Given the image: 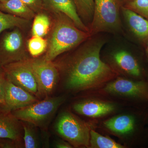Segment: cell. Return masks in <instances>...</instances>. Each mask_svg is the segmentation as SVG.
Instances as JSON below:
<instances>
[{"instance_id": "6da1fadb", "label": "cell", "mask_w": 148, "mask_h": 148, "mask_svg": "<svg viewBox=\"0 0 148 148\" xmlns=\"http://www.w3.org/2000/svg\"><path fill=\"white\" fill-rule=\"evenodd\" d=\"M89 40L68 66L65 85L69 90L94 88L114 79L117 75L116 70L101 60L100 53L104 41L95 38Z\"/></svg>"}, {"instance_id": "7a4b0ae2", "label": "cell", "mask_w": 148, "mask_h": 148, "mask_svg": "<svg viewBox=\"0 0 148 148\" xmlns=\"http://www.w3.org/2000/svg\"><path fill=\"white\" fill-rule=\"evenodd\" d=\"M53 28L45 58L53 61L58 56L78 45L91 37L88 32L79 29L65 14L59 13Z\"/></svg>"}, {"instance_id": "3957f363", "label": "cell", "mask_w": 148, "mask_h": 148, "mask_svg": "<svg viewBox=\"0 0 148 148\" xmlns=\"http://www.w3.org/2000/svg\"><path fill=\"white\" fill-rule=\"evenodd\" d=\"M92 21L89 27L91 36L101 32L118 33L121 31L119 0H93Z\"/></svg>"}, {"instance_id": "277c9868", "label": "cell", "mask_w": 148, "mask_h": 148, "mask_svg": "<svg viewBox=\"0 0 148 148\" xmlns=\"http://www.w3.org/2000/svg\"><path fill=\"white\" fill-rule=\"evenodd\" d=\"M54 127L58 135L73 147H89L90 127L72 113L68 111L61 113Z\"/></svg>"}, {"instance_id": "5b68a950", "label": "cell", "mask_w": 148, "mask_h": 148, "mask_svg": "<svg viewBox=\"0 0 148 148\" xmlns=\"http://www.w3.org/2000/svg\"><path fill=\"white\" fill-rule=\"evenodd\" d=\"M66 100L64 96L48 98L11 112L18 120L42 127Z\"/></svg>"}, {"instance_id": "8992f818", "label": "cell", "mask_w": 148, "mask_h": 148, "mask_svg": "<svg viewBox=\"0 0 148 148\" xmlns=\"http://www.w3.org/2000/svg\"><path fill=\"white\" fill-rule=\"evenodd\" d=\"M1 67L7 79L36 96L40 95L38 83L27 59Z\"/></svg>"}, {"instance_id": "52a82bcc", "label": "cell", "mask_w": 148, "mask_h": 148, "mask_svg": "<svg viewBox=\"0 0 148 148\" xmlns=\"http://www.w3.org/2000/svg\"><path fill=\"white\" fill-rule=\"evenodd\" d=\"M27 60L36 79L40 95L50 94L58 81V73L56 66L52 61L45 58Z\"/></svg>"}, {"instance_id": "ba28073f", "label": "cell", "mask_w": 148, "mask_h": 148, "mask_svg": "<svg viewBox=\"0 0 148 148\" xmlns=\"http://www.w3.org/2000/svg\"><path fill=\"white\" fill-rule=\"evenodd\" d=\"M104 90L113 95L148 101V82L144 81L118 78L106 85Z\"/></svg>"}, {"instance_id": "9c48e42d", "label": "cell", "mask_w": 148, "mask_h": 148, "mask_svg": "<svg viewBox=\"0 0 148 148\" xmlns=\"http://www.w3.org/2000/svg\"><path fill=\"white\" fill-rule=\"evenodd\" d=\"M24 60L21 32L18 29L6 32L0 41V66Z\"/></svg>"}, {"instance_id": "30bf717a", "label": "cell", "mask_w": 148, "mask_h": 148, "mask_svg": "<svg viewBox=\"0 0 148 148\" xmlns=\"http://www.w3.org/2000/svg\"><path fill=\"white\" fill-rule=\"evenodd\" d=\"M5 98L7 111L11 112L38 101L35 95L14 84L6 78Z\"/></svg>"}, {"instance_id": "8fae6325", "label": "cell", "mask_w": 148, "mask_h": 148, "mask_svg": "<svg viewBox=\"0 0 148 148\" xmlns=\"http://www.w3.org/2000/svg\"><path fill=\"white\" fill-rule=\"evenodd\" d=\"M42 4L46 8L53 12L65 14L74 22L77 28L89 33V28L80 17L73 0H42Z\"/></svg>"}, {"instance_id": "7c38bea8", "label": "cell", "mask_w": 148, "mask_h": 148, "mask_svg": "<svg viewBox=\"0 0 148 148\" xmlns=\"http://www.w3.org/2000/svg\"><path fill=\"white\" fill-rule=\"evenodd\" d=\"M103 125L112 133L120 136L132 135L138 126L136 118L129 114L116 116L104 121Z\"/></svg>"}, {"instance_id": "4fadbf2b", "label": "cell", "mask_w": 148, "mask_h": 148, "mask_svg": "<svg viewBox=\"0 0 148 148\" xmlns=\"http://www.w3.org/2000/svg\"><path fill=\"white\" fill-rule=\"evenodd\" d=\"M73 109L77 113L90 118L105 116L113 112L116 106L109 102L88 100L75 103Z\"/></svg>"}, {"instance_id": "5bb4252c", "label": "cell", "mask_w": 148, "mask_h": 148, "mask_svg": "<svg viewBox=\"0 0 148 148\" xmlns=\"http://www.w3.org/2000/svg\"><path fill=\"white\" fill-rule=\"evenodd\" d=\"M111 60L114 66L123 73L135 78L142 76V69L139 62L128 51H116L111 55Z\"/></svg>"}, {"instance_id": "9a60e30c", "label": "cell", "mask_w": 148, "mask_h": 148, "mask_svg": "<svg viewBox=\"0 0 148 148\" xmlns=\"http://www.w3.org/2000/svg\"><path fill=\"white\" fill-rule=\"evenodd\" d=\"M123 15L133 35L142 42L148 41V20L125 7H121Z\"/></svg>"}, {"instance_id": "2e32d148", "label": "cell", "mask_w": 148, "mask_h": 148, "mask_svg": "<svg viewBox=\"0 0 148 148\" xmlns=\"http://www.w3.org/2000/svg\"><path fill=\"white\" fill-rule=\"evenodd\" d=\"M21 127L19 120L11 113L0 112V139L19 142L21 138Z\"/></svg>"}, {"instance_id": "e0dca14e", "label": "cell", "mask_w": 148, "mask_h": 148, "mask_svg": "<svg viewBox=\"0 0 148 148\" xmlns=\"http://www.w3.org/2000/svg\"><path fill=\"white\" fill-rule=\"evenodd\" d=\"M0 10L29 20L35 16L34 12L21 0H8L0 1Z\"/></svg>"}, {"instance_id": "ac0fdd59", "label": "cell", "mask_w": 148, "mask_h": 148, "mask_svg": "<svg viewBox=\"0 0 148 148\" xmlns=\"http://www.w3.org/2000/svg\"><path fill=\"white\" fill-rule=\"evenodd\" d=\"M29 21L12 14L4 13L0 10V34L7 29L25 27L29 24Z\"/></svg>"}, {"instance_id": "d6986e66", "label": "cell", "mask_w": 148, "mask_h": 148, "mask_svg": "<svg viewBox=\"0 0 148 148\" xmlns=\"http://www.w3.org/2000/svg\"><path fill=\"white\" fill-rule=\"evenodd\" d=\"M92 148H124V146L90 129V146Z\"/></svg>"}, {"instance_id": "ffe728a7", "label": "cell", "mask_w": 148, "mask_h": 148, "mask_svg": "<svg viewBox=\"0 0 148 148\" xmlns=\"http://www.w3.org/2000/svg\"><path fill=\"white\" fill-rule=\"evenodd\" d=\"M22 121L21 124L24 130L23 140L25 148L39 147L40 143L35 129L36 126L30 123Z\"/></svg>"}, {"instance_id": "44dd1931", "label": "cell", "mask_w": 148, "mask_h": 148, "mask_svg": "<svg viewBox=\"0 0 148 148\" xmlns=\"http://www.w3.org/2000/svg\"><path fill=\"white\" fill-rule=\"evenodd\" d=\"M50 26V21L47 15L40 13L35 16L32 26L33 36L43 37L47 35Z\"/></svg>"}, {"instance_id": "7402d4cb", "label": "cell", "mask_w": 148, "mask_h": 148, "mask_svg": "<svg viewBox=\"0 0 148 148\" xmlns=\"http://www.w3.org/2000/svg\"><path fill=\"white\" fill-rule=\"evenodd\" d=\"M76 7L77 11L80 18L84 21L91 23L93 11V0H73Z\"/></svg>"}, {"instance_id": "603a6c76", "label": "cell", "mask_w": 148, "mask_h": 148, "mask_svg": "<svg viewBox=\"0 0 148 148\" xmlns=\"http://www.w3.org/2000/svg\"><path fill=\"white\" fill-rule=\"evenodd\" d=\"M47 45V41L41 37L33 36L28 43L29 52L34 57H37L44 53Z\"/></svg>"}, {"instance_id": "cb8c5ba5", "label": "cell", "mask_w": 148, "mask_h": 148, "mask_svg": "<svg viewBox=\"0 0 148 148\" xmlns=\"http://www.w3.org/2000/svg\"><path fill=\"white\" fill-rule=\"evenodd\" d=\"M123 6L135 12L148 20V0H132Z\"/></svg>"}, {"instance_id": "d4e9b609", "label": "cell", "mask_w": 148, "mask_h": 148, "mask_svg": "<svg viewBox=\"0 0 148 148\" xmlns=\"http://www.w3.org/2000/svg\"><path fill=\"white\" fill-rule=\"evenodd\" d=\"M6 77L2 67L0 66V112H8L7 111L5 98V84Z\"/></svg>"}, {"instance_id": "484cf974", "label": "cell", "mask_w": 148, "mask_h": 148, "mask_svg": "<svg viewBox=\"0 0 148 148\" xmlns=\"http://www.w3.org/2000/svg\"><path fill=\"white\" fill-rule=\"evenodd\" d=\"M24 3L34 11H39L42 6V0H21Z\"/></svg>"}, {"instance_id": "4316f807", "label": "cell", "mask_w": 148, "mask_h": 148, "mask_svg": "<svg viewBox=\"0 0 148 148\" xmlns=\"http://www.w3.org/2000/svg\"><path fill=\"white\" fill-rule=\"evenodd\" d=\"M54 147L56 148H72L73 146L66 140H58L54 143Z\"/></svg>"}, {"instance_id": "83f0119b", "label": "cell", "mask_w": 148, "mask_h": 148, "mask_svg": "<svg viewBox=\"0 0 148 148\" xmlns=\"http://www.w3.org/2000/svg\"><path fill=\"white\" fill-rule=\"evenodd\" d=\"M146 54H147V56L148 58V41L147 42V46H146Z\"/></svg>"}, {"instance_id": "f1b7e54d", "label": "cell", "mask_w": 148, "mask_h": 148, "mask_svg": "<svg viewBox=\"0 0 148 148\" xmlns=\"http://www.w3.org/2000/svg\"><path fill=\"white\" fill-rule=\"evenodd\" d=\"M124 3V4L127 3L131 1L132 0H121Z\"/></svg>"}, {"instance_id": "f546056e", "label": "cell", "mask_w": 148, "mask_h": 148, "mask_svg": "<svg viewBox=\"0 0 148 148\" xmlns=\"http://www.w3.org/2000/svg\"><path fill=\"white\" fill-rule=\"evenodd\" d=\"M8 1V0H0V1Z\"/></svg>"}]
</instances>
